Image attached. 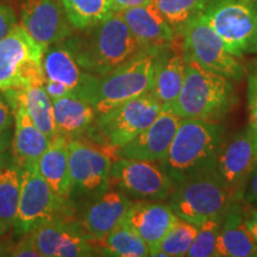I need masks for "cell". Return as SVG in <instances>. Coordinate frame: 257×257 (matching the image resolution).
<instances>
[{"label":"cell","instance_id":"9","mask_svg":"<svg viewBox=\"0 0 257 257\" xmlns=\"http://www.w3.org/2000/svg\"><path fill=\"white\" fill-rule=\"evenodd\" d=\"M44 51L21 24L16 25L0 40V92L43 86Z\"/></svg>","mask_w":257,"mask_h":257},{"label":"cell","instance_id":"6","mask_svg":"<svg viewBox=\"0 0 257 257\" xmlns=\"http://www.w3.org/2000/svg\"><path fill=\"white\" fill-rule=\"evenodd\" d=\"M163 105L152 92L98 113L88 141L118 150L149 126L162 111Z\"/></svg>","mask_w":257,"mask_h":257},{"label":"cell","instance_id":"16","mask_svg":"<svg viewBox=\"0 0 257 257\" xmlns=\"http://www.w3.org/2000/svg\"><path fill=\"white\" fill-rule=\"evenodd\" d=\"M134 201L121 192L110 187L101 195L78 207V220L88 238L98 244L123 221Z\"/></svg>","mask_w":257,"mask_h":257},{"label":"cell","instance_id":"8","mask_svg":"<svg viewBox=\"0 0 257 257\" xmlns=\"http://www.w3.org/2000/svg\"><path fill=\"white\" fill-rule=\"evenodd\" d=\"M76 217V207L70 200L61 199L42 178L36 168L22 172V191L12 233L21 238L35 229L57 218Z\"/></svg>","mask_w":257,"mask_h":257},{"label":"cell","instance_id":"13","mask_svg":"<svg viewBox=\"0 0 257 257\" xmlns=\"http://www.w3.org/2000/svg\"><path fill=\"white\" fill-rule=\"evenodd\" d=\"M257 162V152L250 127L223 142L216 162V173L234 202H242L246 182Z\"/></svg>","mask_w":257,"mask_h":257},{"label":"cell","instance_id":"28","mask_svg":"<svg viewBox=\"0 0 257 257\" xmlns=\"http://www.w3.org/2000/svg\"><path fill=\"white\" fill-rule=\"evenodd\" d=\"M101 255L118 257L150 256L149 246L123 221L106 236L102 242L95 244Z\"/></svg>","mask_w":257,"mask_h":257},{"label":"cell","instance_id":"30","mask_svg":"<svg viewBox=\"0 0 257 257\" xmlns=\"http://www.w3.org/2000/svg\"><path fill=\"white\" fill-rule=\"evenodd\" d=\"M61 3L75 31L91 28L115 12L110 0H61Z\"/></svg>","mask_w":257,"mask_h":257},{"label":"cell","instance_id":"7","mask_svg":"<svg viewBox=\"0 0 257 257\" xmlns=\"http://www.w3.org/2000/svg\"><path fill=\"white\" fill-rule=\"evenodd\" d=\"M168 204L180 219L199 226L212 218H224L234 204L216 170L175 185Z\"/></svg>","mask_w":257,"mask_h":257},{"label":"cell","instance_id":"25","mask_svg":"<svg viewBox=\"0 0 257 257\" xmlns=\"http://www.w3.org/2000/svg\"><path fill=\"white\" fill-rule=\"evenodd\" d=\"M38 172L56 195L64 200H70V174L67 138L60 135L51 138L49 147L38 161Z\"/></svg>","mask_w":257,"mask_h":257},{"label":"cell","instance_id":"41","mask_svg":"<svg viewBox=\"0 0 257 257\" xmlns=\"http://www.w3.org/2000/svg\"><path fill=\"white\" fill-rule=\"evenodd\" d=\"M245 219L253 238H255L257 243V208H252L249 212L245 211Z\"/></svg>","mask_w":257,"mask_h":257},{"label":"cell","instance_id":"4","mask_svg":"<svg viewBox=\"0 0 257 257\" xmlns=\"http://www.w3.org/2000/svg\"><path fill=\"white\" fill-rule=\"evenodd\" d=\"M163 49H143L119 67L98 76L89 102L98 113L150 92L157 60Z\"/></svg>","mask_w":257,"mask_h":257},{"label":"cell","instance_id":"36","mask_svg":"<svg viewBox=\"0 0 257 257\" xmlns=\"http://www.w3.org/2000/svg\"><path fill=\"white\" fill-rule=\"evenodd\" d=\"M14 125V112L11 105L6 100L5 95L0 92V131L12 127Z\"/></svg>","mask_w":257,"mask_h":257},{"label":"cell","instance_id":"32","mask_svg":"<svg viewBox=\"0 0 257 257\" xmlns=\"http://www.w3.org/2000/svg\"><path fill=\"white\" fill-rule=\"evenodd\" d=\"M224 218H212L198 226V232L189 248L187 256L208 257L214 256L216 244Z\"/></svg>","mask_w":257,"mask_h":257},{"label":"cell","instance_id":"19","mask_svg":"<svg viewBox=\"0 0 257 257\" xmlns=\"http://www.w3.org/2000/svg\"><path fill=\"white\" fill-rule=\"evenodd\" d=\"M169 204L161 201L135 200L123 223L131 227L149 246L150 253L157 248L167 232L178 220Z\"/></svg>","mask_w":257,"mask_h":257},{"label":"cell","instance_id":"43","mask_svg":"<svg viewBox=\"0 0 257 257\" xmlns=\"http://www.w3.org/2000/svg\"><path fill=\"white\" fill-rule=\"evenodd\" d=\"M246 2H250V3H255L257 0H246Z\"/></svg>","mask_w":257,"mask_h":257},{"label":"cell","instance_id":"14","mask_svg":"<svg viewBox=\"0 0 257 257\" xmlns=\"http://www.w3.org/2000/svg\"><path fill=\"white\" fill-rule=\"evenodd\" d=\"M42 257H88L95 255V244L88 238L76 217L57 218L32 231Z\"/></svg>","mask_w":257,"mask_h":257},{"label":"cell","instance_id":"11","mask_svg":"<svg viewBox=\"0 0 257 257\" xmlns=\"http://www.w3.org/2000/svg\"><path fill=\"white\" fill-rule=\"evenodd\" d=\"M110 186L133 200L163 201L175 184L156 161L117 157L110 170Z\"/></svg>","mask_w":257,"mask_h":257},{"label":"cell","instance_id":"1","mask_svg":"<svg viewBox=\"0 0 257 257\" xmlns=\"http://www.w3.org/2000/svg\"><path fill=\"white\" fill-rule=\"evenodd\" d=\"M64 43L79 66L96 76L112 72L144 49L119 12H112L93 27L75 31Z\"/></svg>","mask_w":257,"mask_h":257},{"label":"cell","instance_id":"33","mask_svg":"<svg viewBox=\"0 0 257 257\" xmlns=\"http://www.w3.org/2000/svg\"><path fill=\"white\" fill-rule=\"evenodd\" d=\"M248 105L249 127L252 131L257 152V60L253 61L248 73Z\"/></svg>","mask_w":257,"mask_h":257},{"label":"cell","instance_id":"3","mask_svg":"<svg viewBox=\"0 0 257 257\" xmlns=\"http://www.w3.org/2000/svg\"><path fill=\"white\" fill-rule=\"evenodd\" d=\"M234 100L229 78L186 60L184 85L170 108L182 119L218 121L230 111Z\"/></svg>","mask_w":257,"mask_h":257},{"label":"cell","instance_id":"12","mask_svg":"<svg viewBox=\"0 0 257 257\" xmlns=\"http://www.w3.org/2000/svg\"><path fill=\"white\" fill-rule=\"evenodd\" d=\"M204 16L233 56L249 54L255 31V5L246 0H208Z\"/></svg>","mask_w":257,"mask_h":257},{"label":"cell","instance_id":"42","mask_svg":"<svg viewBox=\"0 0 257 257\" xmlns=\"http://www.w3.org/2000/svg\"><path fill=\"white\" fill-rule=\"evenodd\" d=\"M253 5H255V31H253V37L249 49V54H257V2L253 3Z\"/></svg>","mask_w":257,"mask_h":257},{"label":"cell","instance_id":"37","mask_svg":"<svg viewBox=\"0 0 257 257\" xmlns=\"http://www.w3.org/2000/svg\"><path fill=\"white\" fill-rule=\"evenodd\" d=\"M243 201L249 205H257V162L246 182Z\"/></svg>","mask_w":257,"mask_h":257},{"label":"cell","instance_id":"40","mask_svg":"<svg viewBox=\"0 0 257 257\" xmlns=\"http://www.w3.org/2000/svg\"><path fill=\"white\" fill-rule=\"evenodd\" d=\"M12 136H14L12 127L6 128L4 131H0V156L4 155L6 152L10 150L12 143Z\"/></svg>","mask_w":257,"mask_h":257},{"label":"cell","instance_id":"18","mask_svg":"<svg viewBox=\"0 0 257 257\" xmlns=\"http://www.w3.org/2000/svg\"><path fill=\"white\" fill-rule=\"evenodd\" d=\"M43 72L47 80L62 83L74 95L87 101L98 78L79 66L64 41L47 47L43 55Z\"/></svg>","mask_w":257,"mask_h":257},{"label":"cell","instance_id":"27","mask_svg":"<svg viewBox=\"0 0 257 257\" xmlns=\"http://www.w3.org/2000/svg\"><path fill=\"white\" fill-rule=\"evenodd\" d=\"M9 102H18L25 108L35 125L49 138L56 136L53 100L42 85L3 92Z\"/></svg>","mask_w":257,"mask_h":257},{"label":"cell","instance_id":"17","mask_svg":"<svg viewBox=\"0 0 257 257\" xmlns=\"http://www.w3.org/2000/svg\"><path fill=\"white\" fill-rule=\"evenodd\" d=\"M181 121L182 118L172 108L163 106L156 119L146 130L117 150V157L159 162L168 153Z\"/></svg>","mask_w":257,"mask_h":257},{"label":"cell","instance_id":"38","mask_svg":"<svg viewBox=\"0 0 257 257\" xmlns=\"http://www.w3.org/2000/svg\"><path fill=\"white\" fill-rule=\"evenodd\" d=\"M43 87L48 95L51 98V100H56V99L63 98V96L74 95L69 88H67L66 86L57 81H51V80L46 79L43 82Z\"/></svg>","mask_w":257,"mask_h":257},{"label":"cell","instance_id":"26","mask_svg":"<svg viewBox=\"0 0 257 257\" xmlns=\"http://www.w3.org/2000/svg\"><path fill=\"white\" fill-rule=\"evenodd\" d=\"M22 191V170L11 152L0 156V240L14 227Z\"/></svg>","mask_w":257,"mask_h":257},{"label":"cell","instance_id":"10","mask_svg":"<svg viewBox=\"0 0 257 257\" xmlns=\"http://www.w3.org/2000/svg\"><path fill=\"white\" fill-rule=\"evenodd\" d=\"M182 49L186 60L194 62L226 76L230 80L243 79L244 66L238 57L233 56L225 46L224 41L213 30L204 14L194 18L182 34Z\"/></svg>","mask_w":257,"mask_h":257},{"label":"cell","instance_id":"20","mask_svg":"<svg viewBox=\"0 0 257 257\" xmlns=\"http://www.w3.org/2000/svg\"><path fill=\"white\" fill-rule=\"evenodd\" d=\"M14 112V136L10 152L15 163L23 170L36 168L38 161L51 142V138L41 131L18 102H9Z\"/></svg>","mask_w":257,"mask_h":257},{"label":"cell","instance_id":"39","mask_svg":"<svg viewBox=\"0 0 257 257\" xmlns=\"http://www.w3.org/2000/svg\"><path fill=\"white\" fill-rule=\"evenodd\" d=\"M153 0H110L112 10L115 12H119L121 10L135 8V6L147 5Z\"/></svg>","mask_w":257,"mask_h":257},{"label":"cell","instance_id":"24","mask_svg":"<svg viewBox=\"0 0 257 257\" xmlns=\"http://www.w3.org/2000/svg\"><path fill=\"white\" fill-rule=\"evenodd\" d=\"M242 202H234L221 223L214 256L248 257L257 256V243L245 219Z\"/></svg>","mask_w":257,"mask_h":257},{"label":"cell","instance_id":"29","mask_svg":"<svg viewBox=\"0 0 257 257\" xmlns=\"http://www.w3.org/2000/svg\"><path fill=\"white\" fill-rule=\"evenodd\" d=\"M153 3L173 29L175 36L182 37L186 27L204 14L208 0H153Z\"/></svg>","mask_w":257,"mask_h":257},{"label":"cell","instance_id":"23","mask_svg":"<svg viewBox=\"0 0 257 257\" xmlns=\"http://www.w3.org/2000/svg\"><path fill=\"white\" fill-rule=\"evenodd\" d=\"M56 135L67 140H89L98 112L91 102L75 95L53 100Z\"/></svg>","mask_w":257,"mask_h":257},{"label":"cell","instance_id":"34","mask_svg":"<svg viewBox=\"0 0 257 257\" xmlns=\"http://www.w3.org/2000/svg\"><path fill=\"white\" fill-rule=\"evenodd\" d=\"M5 255L12 257H42L40 250L35 244L32 233L18 238L17 243L14 244L11 248L6 249Z\"/></svg>","mask_w":257,"mask_h":257},{"label":"cell","instance_id":"2","mask_svg":"<svg viewBox=\"0 0 257 257\" xmlns=\"http://www.w3.org/2000/svg\"><path fill=\"white\" fill-rule=\"evenodd\" d=\"M224 142V127L218 121L182 119L165 159L159 161L175 185L202 173L216 170Z\"/></svg>","mask_w":257,"mask_h":257},{"label":"cell","instance_id":"35","mask_svg":"<svg viewBox=\"0 0 257 257\" xmlns=\"http://www.w3.org/2000/svg\"><path fill=\"white\" fill-rule=\"evenodd\" d=\"M18 25L16 12L10 6L0 3V40L8 35Z\"/></svg>","mask_w":257,"mask_h":257},{"label":"cell","instance_id":"22","mask_svg":"<svg viewBox=\"0 0 257 257\" xmlns=\"http://www.w3.org/2000/svg\"><path fill=\"white\" fill-rule=\"evenodd\" d=\"M186 73V60L182 49V37H176L172 46L161 51L157 60L150 92L170 107L178 98Z\"/></svg>","mask_w":257,"mask_h":257},{"label":"cell","instance_id":"21","mask_svg":"<svg viewBox=\"0 0 257 257\" xmlns=\"http://www.w3.org/2000/svg\"><path fill=\"white\" fill-rule=\"evenodd\" d=\"M125 23L144 49H166L176 36L153 2L119 11Z\"/></svg>","mask_w":257,"mask_h":257},{"label":"cell","instance_id":"5","mask_svg":"<svg viewBox=\"0 0 257 257\" xmlns=\"http://www.w3.org/2000/svg\"><path fill=\"white\" fill-rule=\"evenodd\" d=\"M117 150L88 140L68 141L69 198L75 207L110 189V170Z\"/></svg>","mask_w":257,"mask_h":257},{"label":"cell","instance_id":"15","mask_svg":"<svg viewBox=\"0 0 257 257\" xmlns=\"http://www.w3.org/2000/svg\"><path fill=\"white\" fill-rule=\"evenodd\" d=\"M21 25L46 49L75 32L61 0H23Z\"/></svg>","mask_w":257,"mask_h":257},{"label":"cell","instance_id":"31","mask_svg":"<svg viewBox=\"0 0 257 257\" xmlns=\"http://www.w3.org/2000/svg\"><path fill=\"white\" fill-rule=\"evenodd\" d=\"M197 232V225L178 218L150 256H187Z\"/></svg>","mask_w":257,"mask_h":257}]
</instances>
